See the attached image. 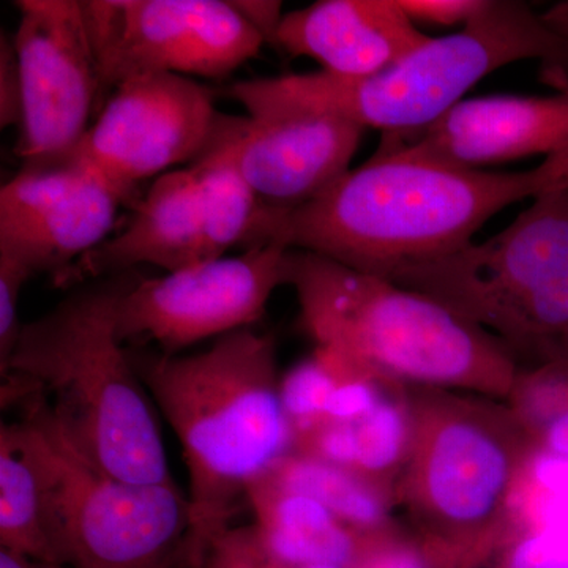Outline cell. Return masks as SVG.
I'll return each instance as SVG.
<instances>
[{
	"mask_svg": "<svg viewBox=\"0 0 568 568\" xmlns=\"http://www.w3.org/2000/svg\"><path fill=\"white\" fill-rule=\"evenodd\" d=\"M567 186L568 151L525 173H485L377 151L310 203H261L242 246L304 250L387 280L473 244V235L507 205Z\"/></svg>",
	"mask_w": 568,
	"mask_h": 568,
	"instance_id": "cell-1",
	"label": "cell"
},
{
	"mask_svg": "<svg viewBox=\"0 0 568 568\" xmlns=\"http://www.w3.org/2000/svg\"><path fill=\"white\" fill-rule=\"evenodd\" d=\"M141 275L81 283L22 324L2 373V406L39 402L89 465L132 484L174 481L155 409L118 332L119 305Z\"/></svg>",
	"mask_w": 568,
	"mask_h": 568,
	"instance_id": "cell-2",
	"label": "cell"
},
{
	"mask_svg": "<svg viewBox=\"0 0 568 568\" xmlns=\"http://www.w3.org/2000/svg\"><path fill=\"white\" fill-rule=\"evenodd\" d=\"M138 376L178 436L190 478L192 559L233 526L254 478L290 454L274 336L242 328L209 349L164 354L130 346Z\"/></svg>",
	"mask_w": 568,
	"mask_h": 568,
	"instance_id": "cell-3",
	"label": "cell"
},
{
	"mask_svg": "<svg viewBox=\"0 0 568 568\" xmlns=\"http://www.w3.org/2000/svg\"><path fill=\"white\" fill-rule=\"evenodd\" d=\"M287 286L316 355L384 383L510 398L521 368L507 346L428 295L290 248Z\"/></svg>",
	"mask_w": 568,
	"mask_h": 568,
	"instance_id": "cell-4",
	"label": "cell"
},
{
	"mask_svg": "<svg viewBox=\"0 0 568 568\" xmlns=\"http://www.w3.org/2000/svg\"><path fill=\"white\" fill-rule=\"evenodd\" d=\"M536 59L568 89V43L518 0H488L462 31L429 39L366 77L316 71L235 82L246 114L302 110L336 115L384 133L413 132L443 118L470 88L508 63Z\"/></svg>",
	"mask_w": 568,
	"mask_h": 568,
	"instance_id": "cell-5",
	"label": "cell"
},
{
	"mask_svg": "<svg viewBox=\"0 0 568 568\" xmlns=\"http://www.w3.org/2000/svg\"><path fill=\"white\" fill-rule=\"evenodd\" d=\"M491 399L425 388L410 405L398 499L433 568L485 566L514 537V496L537 444L511 407Z\"/></svg>",
	"mask_w": 568,
	"mask_h": 568,
	"instance_id": "cell-6",
	"label": "cell"
},
{
	"mask_svg": "<svg viewBox=\"0 0 568 568\" xmlns=\"http://www.w3.org/2000/svg\"><path fill=\"white\" fill-rule=\"evenodd\" d=\"M387 280L495 335L521 372L568 358V186L536 197L495 237Z\"/></svg>",
	"mask_w": 568,
	"mask_h": 568,
	"instance_id": "cell-7",
	"label": "cell"
},
{
	"mask_svg": "<svg viewBox=\"0 0 568 568\" xmlns=\"http://www.w3.org/2000/svg\"><path fill=\"white\" fill-rule=\"evenodd\" d=\"M18 432L39 476L61 566L192 568V506L175 481L141 485L89 465L39 402Z\"/></svg>",
	"mask_w": 568,
	"mask_h": 568,
	"instance_id": "cell-8",
	"label": "cell"
},
{
	"mask_svg": "<svg viewBox=\"0 0 568 568\" xmlns=\"http://www.w3.org/2000/svg\"><path fill=\"white\" fill-rule=\"evenodd\" d=\"M260 209L230 156L207 145L189 166L156 178L125 226L58 283L91 282L142 264L170 274L219 260L245 244Z\"/></svg>",
	"mask_w": 568,
	"mask_h": 568,
	"instance_id": "cell-9",
	"label": "cell"
},
{
	"mask_svg": "<svg viewBox=\"0 0 568 568\" xmlns=\"http://www.w3.org/2000/svg\"><path fill=\"white\" fill-rule=\"evenodd\" d=\"M100 73V100L141 73L224 78L265 41L224 0L81 2Z\"/></svg>",
	"mask_w": 568,
	"mask_h": 568,
	"instance_id": "cell-10",
	"label": "cell"
},
{
	"mask_svg": "<svg viewBox=\"0 0 568 568\" xmlns=\"http://www.w3.org/2000/svg\"><path fill=\"white\" fill-rule=\"evenodd\" d=\"M287 252L267 244L162 276H140L119 305V336L181 354L204 339L250 328L287 282Z\"/></svg>",
	"mask_w": 568,
	"mask_h": 568,
	"instance_id": "cell-11",
	"label": "cell"
},
{
	"mask_svg": "<svg viewBox=\"0 0 568 568\" xmlns=\"http://www.w3.org/2000/svg\"><path fill=\"white\" fill-rule=\"evenodd\" d=\"M219 114L212 92L193 78L134 74L114 89L67 156L100 175L126 203L141 182L200 159Z\"/></svg>",
	"mask_w": 568,
	"mask_h": 568,
	"instance_id": "cell-12",
	"label": "cell"
},
{
	"mask_svg": "<svg viewBox=\"0 0 568 568\" xmlns=\"http://www.w3.org/2000/svg\"><path fill=\"white\" fill-rule=\"evenodd\" d=\"M14 50L22 119L17 153L24 164L65 159L88 133L100 73L81 0H20Z\"/></svg>",
	"mask_w": 568,
	"mask_h": 568,
	"instance_id": "cell-13",
	"label": "cell"
},
{
	"mask_svg": "<svg viewBox=\"0 0 568 568\" xmlns=\"http://www.w3.org/2000/svg\"><path fill=\"white\" fill-rule=\"evenodd\" d=\"M122 197L77 160L22 164L0 190V256L58 283L111 237Z\"/></svg>",
	"mask_w": 568,
	"mask_h": 568,
	"instance_id": "cell-14",
	"label": "cell"
},
{
	"mask_svg": "<svg viewBox=\"0 0 568 568\" xmlns=\"http://www.w3.org/2000/svg\"><path fill=\"white\" fill-rule=\"evenodd\" d=\"M364 132L357 123L315 111L219 114L207 145L230 156L261 203L294 209L349 171Z\"/></svg>",
	"mask_w": 568,
	"mask_h": 568,
	"instance_id": "cell-15",
	"label": "cell"
},
{
	"mask_svg": "<svg viewBox=\"0 0 568 568\" xmlns=\"http://www.w3.org/2000/svg\"><path fill=\"white\" fill-rule=\"evenodd\" d=\"M381 152L477 170L568 151V89L555 97L495 95L462 100L432 125L384 133Z\"/></svg>",
	"mask_w": 568,
	"mask_h": 568,
	"instance_id": "cell-16",
	"label": "cell"
},
{
	"mask_svg": "<svg viewBox=\"0 0 568 568\" xmlns=\"http://www.w3.org/2000/svg\"><path fill=\"white\" fill-rule=\"evenodd\" d=\"M428 40L398 0H321L284 14L276 33L287 54L343 77L387 69Z\"/></svg>",
	"mask_w": 568,
	"mask_h": 568,
	"instance_id": "cell-17",
	"label": "cell"
},
{
	"mask_svg": "<svg viewBox=\"0 0 568 568\" xmlns=\"http://www.w3.org/2000/svg\"><path fill=\"white\" fill-rule=\"evenodd\" d=\"M245 500L265 548L294 566L357 567L392 532L351 528L323 504L276 487L264 476L248 485Z\"/></svg>",
	"mask_w": 568,
	"mask_h": 568,
	"instance_id": "cell-18",
	"label": "cell"
},
{
	"mask_svg": "<svg viewBox=\"0 0 568 568\" xmlns=\"http://www.w3.org/2000/svg\"><path fill=\"white\" fill-rule=\"evenodd\" d=\"M261 476L286 491L312 497L351 528L390 530L386 488L346 467L290 452Z\"/></svg>",
	"mask_w": 568,
	"mask_h": 568,
	"instance_id": "cell-19",
	"label": "cell"
},
{
	"mask_svg": "<svg viewBox=\"0 0 568 568\" xmlns=\"http://www.w3.org/2000/svg\"><path fill=\"white\" fill-rule=\"evenodd\" d=\"M0 547L31 562L61 566L44 518L39 476L17 424L0 426Z\"/></svg>",
	"mask_w": 568,
	"mask_h": 568,
	"instance_id": "cell-20",
	"label": "cell"
},
{
	"mask_svg": "<svg viewBox=\"0 0 568 568\" xmlns=\"http://www.w3.org/2000/svg\"><path fill=\"white\" fill-rule=\"evenodd\" d=\"M354 437V473L384 487L402 474L413 444L410 406L386 395L365 416L349 420Z\"/></svg>",
	"mask_w": 568,
	"mask_h": 568,
	"instance_id": "cell-21",
	"label": "cell"
},
{
	"mask_svg": "<svg viewBox=\"0 0 568 568\" xmlns=\"http://www.w3.org/2000/svg\"><path fill=\"white\" fill-rule=\"evenodd\" d=\"M343 379L347 377L335 375L317 357L291 369L280 381V396L291 426L324 417L328 402Z\"/></svg>",
	"mask_w": 568,
	"mask_h": 568,
	"instance_id": "cell-22",
	"label": "cell"
},
{
	"mask_svg": "<svg viewBox=\"0 0 568 568\" xmlns=\"http://www.w3.org/2000/svg\"><path fill=\"white\" fill-rule=\"evenodd\" d=\"M491 568H568V526L538 525L518 530Z\"/></svg>",
	"mask_w": 568,
	"mask_h": 568,
	"instance_id": "cell-23",
	"label": "cell"
},
{
	"mask_svg": "<svg viewBox=\"0 0 568 568\" xmlns=\"http://www.w3.org/2000/svg\"><path fill=\"white\" fill-rule=\"evenodd\" d=\"M194 568H339L294 566L275 558L261 540L254 525L227 528L205 547Z\"/></svg>",
	"mask_w": 568,
	"mask_h": 568,
	"instance_id": "cell-24",
	"label": "cell"
},
{
	"mask_svg": "<svg viewBox=\"0 0 568 568\" xmlns=\"http://www.w3.org/2000/svg\"><path fill=\"white\" fill-rule=\"evenodd\" d=\"M31 272L9 257L0 256V369L9 364L22 324L20 323L21 291Z\"/></svg>",
	"mask_w": 568,
	"mask_h": 568,
	"instance_id": "cell-25",
	"label": "cell"
},
{
	"mask_svg": "<svg viewBox=\"0 0 568 568\" xmlns=\"http://www.w3.org/2000/svg\"><path fill=\"white\" fill-rule=\"evenodd\" d=\"M488 0H398V6L414 22L429 24H463L477 17Z\"/></svg>",
	"mask_w": 568,
	"mask_h": 568,
	"instance_id": "cell-26",
	"label": "cell"
},
{
	"mask_svg": "<svg viewBox=\"0 0 568 568\" xmlns=\"http://www.w3.org/2000/svg\"><path fill=\"white\" fill-rule=\"evenodd\" d=\"M22 85L20 65L13 37L2 33L0 43V123L6 126H21Z\"/></svg>",
	"mask_w": 568,
	"mask_h": 568,
	"instance_id": "cell-27",
	"label": "cell"
},
{
	"mask_svg": "<svg viewBox=\"0 0 568 568\" xmlns=\"http://www.w3.org/2000/svg\"><path fill=\"white\" fill-rule=\"evenodd\" d=\"M538 450L568 459V362L564 368L551 416L536 436Z\"/></svg>",
	"mask_w": 568,
	"mask_h": 568,
	"instance_id": "cell-28",
	"label": "cell"
},
{
	"mask_svg": "<svg viewBox=\"0 0 568 568\" xmlns=\"http://www.w3.org/2000/svg\"><path fill=\"white\" fill-rule=\"evenodd\" d=\"M354 568H433L416 541L387 534L368 556Z\"/></svg>",
	"mask_w": 568,
	"mask_h": 568,
	"instance_id": "cell-29",
	"label": "cell"
},
{
	"mask_svg": "<svg viewBox=\"0 0 568 568\" xmlns=\"http://www.w3.org/2000/svg\"><path fill=\"white\" fill-rule=\"evenodd\" d=\"M239 13L263 37L265 43L275 44L283 21V3L275 0H241L233 2Z\"/></svg>",
	"mask_w": 568,
	"mask_h": 568,
	"instance_id": "cell-30",
	"label": "cell"
},
{
	"mask_svg": "<svg viewBox=\"0 0 568 568\" xmlns=\"http://www.w3.org/2000/svg\"><path fill=\"white\" fill-rule=\"evenodd\" d=\"M541 18H544L552 31L562 37L568 43V0L549 7L545 13H541Z\"/></svg>",
	"mask_w": 568,
	"mask_h": 568,
	"instance_id": "cell-31",
	"label": "cell"
},
{
	"mask_svg": "<svg viewBox=\"0 0 568 568\" xmlns=\"http://www.w3.org/2000/svg\"><path fill=\"white\" fill-rule=\"evenodd\" d=\"M0 568H32V562L6 549H0Z\"/></svg>",
	"mask_w": 568,
	"mask_h": 568,
	"instance_id": "cell-32",
	"label": "cell"
},
{
	"mask_svg": "<svg viewBox=\"0 0 568 568\" xmlns=\"http://www.w3.org/2000/svg\"><path fill=\"white\" fill-rule=\"evenodd\" d=\"M32 568H69V567L50 566V564H36V562H32Z\"/></svg>",
	"mask_w": 568,
	"mask_h": 568,
	"instance_id": "cell-33",
	"label": "cell"
}]
</instances>
